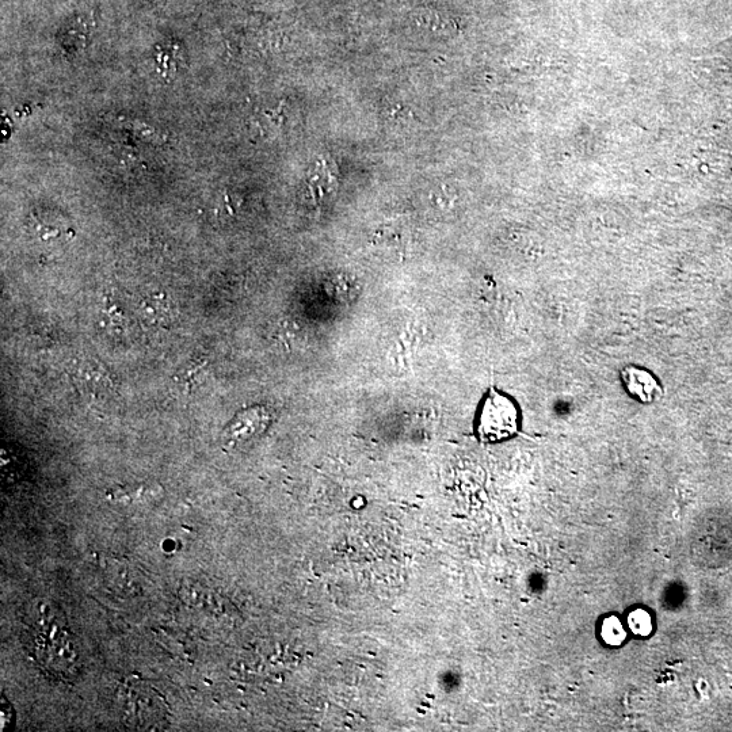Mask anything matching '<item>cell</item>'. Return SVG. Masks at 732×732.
Here are the masks:
<instances>
[{"label":"cell","mask_w":732,"mask_h":732,"mask_svg":"<svg viewBox=\"0 0 732 732\" xmlns=\"http://www.w3.org/2000/svg\"><path fill=\"white\" fill-rule=\"evenodd\" d=\"M621 380L628 395L640 403H653L662 395L657 377L640 366H627L621 372Z\"/></svg>","instance_id":"obj_4"},{"label":"cell","mask_w":732,"mask_h":732,"mask_svg":"<svg viewBox=\"0 0 732 732\" xmlns=\"http://www.w3.org/2000/svg\"><path fill=\"white\" fill-rule=\"evenodd\" d=\"M122 723L131 730H163L169 724V709L158 690L135 676L122 682L117 692Z\"/></svg>","instance_id":"obj_2"},{"label":"cell","mask_w":732,"mask_h":732,"mask_svg":"<svg viewBox=\"0 0 732 732\" xmlns=\"http://www.w3.org/2000/svg\"><path fill=\"white\" fill-rule=\"evenodd\" d=\"M624 620L629 634L636 636V638L644 639L654 634L655 621L653 613L643 608V606H636V608L629 610Z\"/></svg>","instance_id":"obj_6"},{"label":"cell","mask_w":732,"mask_h":732,"mask_svg":"<svg viewBox=\"0 0 732 732\" xmlns=\"http://www.w3.org/2000/svg\"><path fill=\"white\" fill-rule=\"evenodd\" d=\"M26 646L34 661L56 680L71 684L83 667L82 646L66 617L49 601H34L26 617Z\"/></svg>","instance_id":"obj_1"},{"label":"cell","mask_w":732,"mask_h":732,"mask_svg":"<svg viewBox=\"0 0 732 732\" xmlns=\"http://www.w3.org/2000/svg\"><path fill=\"white\" fill-rule=\"evenodd\" d=\"M629 631L625 620L616 615L605 616L598 627V636L606 647L617 648L627 642Z\"/></svg>","instance_id":"obj_5"},{"label":"cell","mask_w":732,"mask_h":732,"mask_svg":"<svg viewBox=\"0 0 732 732\" xmlns=\"http://www.w3.org/2000/svg\"><path fill=\"white\" fill-rule=\"evenodd\" d=\"M521 429V413L512 398L490 390L480 403L475 432L480 441L497 444L517 436Z\"/></svg>","instance_id":"obj_3"},{"label":"cell","mask_w":732,"mask_h":732,"mask_svg":"<svg viewBox=\"0 0 732 732\" xmlns=\"http://www.w3.org/2000/svg\"><path fill=\"white\" fill-rule=\"evenodd\" d=\"M13 720V709H11L9 701L2 696V712H0V730L5 731L10 727Z\"/></svg>","instance_id":"obj_7"}]
</instances>
